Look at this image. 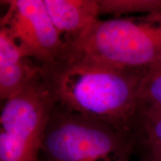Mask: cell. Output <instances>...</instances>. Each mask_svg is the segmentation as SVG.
Wrapping results in <instances>:
<instances>
[{
    "label": "cell",
    "mask_w": 161,
    "mask_h": 161,
    "mask_svg": "<svg viewBox=\"0 0 161 161\" xmlns=\"http://www.w3.org/2000/svg\"><path fill=\"white\" fill-rule=\"evenodd\" d=\"M40 68L57 105L132 131L139 89L147 70L127 69L88 58H64Z\"/></svg>",
    "instance_id": "1"
},
{
    "label": "cell",
    "mask_w": 161,
    "mask_h": 161,
    "mask_svg": "<svg viewBox=\"0 0 161 161\" xmlns=\"http://www.w3.org/2000/svg\"><path fill=\"white\" fill-rule=\"evenodd\" d=\"M64 58H88L131 69L161 63V14L98 19L71 43Z\"/></svg>",
    "instance_id": "2"
},
{
    "label": "cell",
    "mask_w": 161,
    "mask_h": 161,
    "mask_svg": "<svg viewBox=\"0 0 161 161\" xmlns=\"http://www.w3.org/2000/svg\"><path fill=\"white\" fill-rule=\"evenodd\" d=\"M136 146L131 130L72 114L56 104L41 155L49 161H131Z\"/></svg>",
    "instance_id": "3"
},
{
    "label": "cell",
    "mask_w": 161,
    "mask_h": 161,
    "mask_svg": "<svg viewBox=\"0 0 161 161\" xmlns=\"http://www.w3.org/2000/svg\"><path fill=\"white\" fill-rule=\"evenodd\" d=\"M55 98L38 73L5 101L0 116V161H39Z\"/></svg>",
    "instance_id": "4"
},
{
    "label": "cell",
    "mask_w": 161,
    "mask_h": 161,
    "mask_svg": "<svg viewBox=\"0 0 161 161\" xmlns=\"http://www.w3.org/2000/svg\"><path fill=\"white\" fill-rule=\"evenodd\" d=\"M0 22L26 57L38 65L54 63L64 57L66 45L52 23L44 0H9Z\"/></svg>",
    "instance_id": "5"
},
{
    "label": "cell",
    "mask_w": 161,
    "mask_h": 161,
    "mask_svg": "<svg viewBox=\"0 0 161 161\" xmlns=\"http://www.w3.org/2000/svg\"><path fill=\"white\" fill-rule=\"evenodd\" d=\"M56 29L66 44L75 40L98 20V0H44Z\"/></svg>",
    "instance_id": "6"
},
{
    "label": "cell",
    "mask_w": 161,
    "mask_h": 161,
    "mask_svg": "<svg viewBox=\"0 0 161 161\" xmlns=\"http://www.w3.org/2000/svg\"><path fill=\"white\" fill-rule=\"evenodd\" d=\"M40 66L25 56L13 39L0 29V98L6 101L39 72Z\"/></svg>",
    "instance_id": "7"
},
{
    "label": "cell",
    "mask_w": 161,
    "mask_h": 161,
    "mask_svg": "<svg viewBox=\"0 0 161 161\" xmlns=\"http://www.w3.org/2000/svg\"><path fill=\"white\" fill-rule=\"evenodd\" d=\"M136 114H161V63L147 69L142 78Z\"/></svg>",
    "instance_id": "8"
},
{
    "label": "cell",
    "mask_w": 161,
    "mask_h": 161,
    "mask_svg": "<svg viewBox=\"0 0 161 161\" xmlns=\"http://www.w3.org/2000/svg\"><path fill=\"white\" fill-rule=\"evenodd\" d=\"M98 2L100 15L161 14V0H98Z\"/></svg>",
    "instance_id": "9"
},
{
    "label": "cell",
    "mask_w": 161,
    "mask_h": 161,
    "mask_svg": "<svg viewBox=\"0 0 161 161\" xmlns=\"http://www.w3.org/2000/svg\"><path fill=\"white\" fill-rule=\"evenodd\" d=\"M132 131L136 145L161 147V114H136Z\"/></svg>",
    "instance_id": "10"
},
{
    "label": "cell",
    "mask_w": 161,
    "mask_h": 161,
    "mask_svg": "<svg viewBox=\"0 0 161 161\" xmlns=\"http://www.w3.org/2000/svg\"><path fill=\"white\" fill-rule=\"evenodd\" d=\"M144 154L142 161H161V147L142 146Z\"/></svg>",
    "instance_id": "11"
},
{
    "label": "cell",
    "mask_w": 161,
    "mask_h": 161,
    "mask_svg": "<svg viewBox=\"0 0 161 161\" xmlns=\"http://www.w3.org/2000/svg\"><path fill=\"white\" fill-rule=\"evenodd\" d=\"M39 161H49V160H47L46 158H44L43 156H42L41 154H40V160Z\"/></svg>",
    "instance_id": "12"
}]
</instances>
